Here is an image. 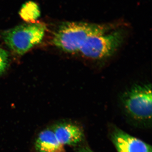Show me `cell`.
Wrapping results in <instances>:
<instances>
[{
	"mask_svg": "<svg viewBox=\"0 0 152 152\" xmlns=\"http://www.w3.org/2000/svg\"><path fill=\"white\" fill-rule=\"evenodd\" d=\"M125 37L122 29L90 37L84 43L78 53L88 59L101 60L111 56L121 46Z\"/></svg>",
	"mask_w": 152,
	"mask_h": 152,
	"instance_id": "obj_3",
	"label": "cell"
},
{
	"mask_svg": "<svg viewBox=\"0 0 152 152\" xmlns=\"http://www.w3.org/2000/svg\"><path fill=\"white\" fill-rule=\"evenodd\" d=\"M46 28L44 23H28L4 32L6 45L17 54L23 55L41 42Z\"/></svg>",
	"mask_w": 152,
	"mask_h": 152,
	"instance_id": "obj_2",
	"label": "cell"
},
{
	"mask_svg": "<svg viewBox=\"0 0 152 152\" xmlns=\"http://www.w3.org/2000/svg\"><path fill=\"white\" fill-rule=\"evenodd\" d=\"M53 131L63 145H75L83 140V132L80 127L71 123H63L55 126Z\"/></svg>",
	"mask_w": 152,
	"mask_h": 152,
	"instance_id": "obj_6",
	"label": "cell"
},
{
	"mask_svg": "<svg viewBox=\"0 0 152 152\" xmlns=\"http://www.w3.org/2000/svg\"><path fill=\"white\" fill-rule=\"evenodd\" d=\"M20 14L23 20L28 23H33L40 15V12L37 4L30 1L23 5Z\"/></svg>",
	"mask_w": 152,
	"mask_h": 152,
	"instance_id": "obj_8",
	"label": "cell"
},
{
	"mask_svg": "<svg viewBox=\"0 0 152 152\" xmlns=\"http://www.w3.org/2000/svg\"><path fill=\"white\" fill-rule=\"evenodd\" d=\"M37 152H66L64 146L58 140L53 131L46 129L38 135L35 143Z\"/></svg>",
	"mask_w": 152,
	"mask_h": 152,
	"instance_id": "obj_7",
	"label": "cell"
},
{
	"mask_svg": "<svg viewBox=\"0 0 152 152\" xmlns=\"http://www.w3.org/2000/svg\"><path fill=\"white\" fill-rule=\"evenodd\" d=\"M114 24H97L68 22L62 24L55 32L53 42L58 48L68 53L76 54L86 41L92 36L117 29Z\"/></svg>",
	"mask_w": 152,
	"mask_h": 152,
	"instance_id": "obj_1",
	"label": "cell"
},
{
	"mask_svg": "<svg viewBox=\"0 0 152 152\" xmlns=\"http://www.w3.org/2000/svg\"><path fill=\"white\" fill-rule=\"evenodd\" d=\"M152 87L149 83L133 86L122 95V102L125 110L137 121L151 119Z\"/></svg>",
	"mask_w": 152,
	"mask_h": 152,
	"instance_id": "obj_4",
	"label": "cell"
},
{
	"mask_svg": "<svg viewBox=\"0 0 152 152\" xmlns=\"http://www.w3.org/2000/svg\"><path fill=\"white\" fill-rule=\"evenodd\" d=\"M77 152H94L88 147H82Z\"/></svg>",
	"mask_w": 152,
	"mask_h": 152,
	"instance_id": "obj_10",
	"label": "cell"
},
{
	"mask_svg": "<svg viewBox=\"0 0 152 152\" xmlns=\"http://www.w3.org/2000/svg\"><path fill=\"white\" fill-rule=\"evenodd\" d=\"M9 63L8 53L0 48V76L6 71Z\"/></svg>",
	"mask_w": 152,
	"mask_h": 152,
	"instance_id": "obj_9",
	"label": "cell"
},
{
	"mask_svg": "<svg viewBox=\"0 0 152 152\" xmlns=\"http://www.w3.org/2000/svg\"><path fill=\"white\" fill-rule=\"evenodd\" d=\"M112 140L118 152H152L151 146L120 129H115Z\"/></svg>",
	"mask_w": 152,
	"mask_h": 152,
	"instance_id": "obj_5",
	"label": "cell"
}]
</instances>
